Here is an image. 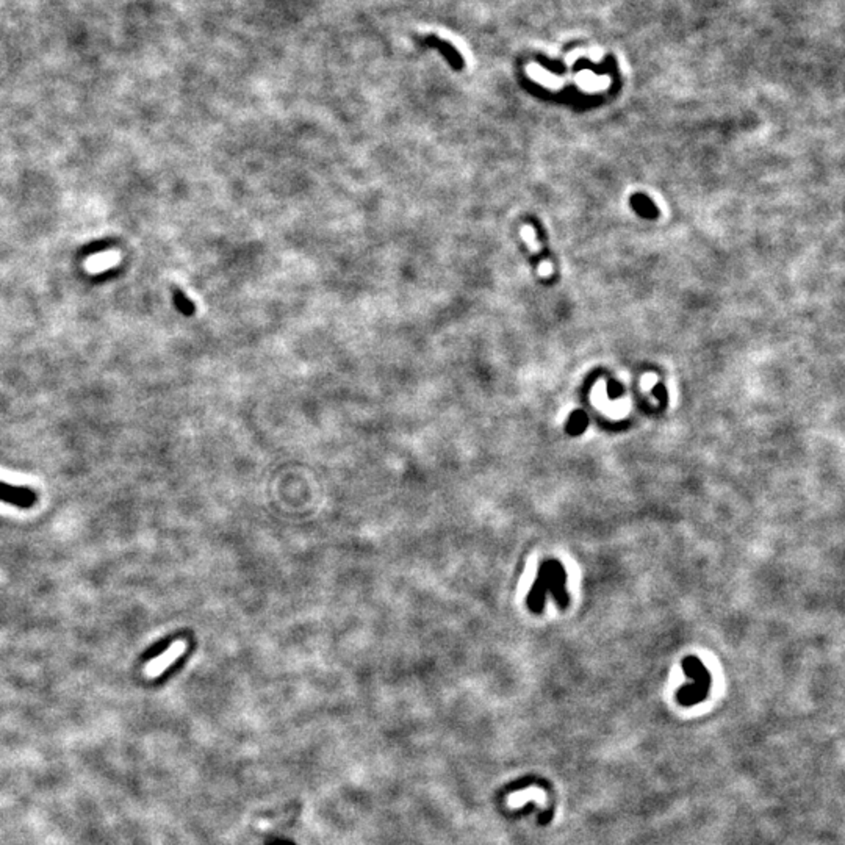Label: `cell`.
I'll return each mask as SVG.
<instances>
[{
	"instance_id": "cell-1",
	"label": "cell",
	"mask_w": 845,
	"mask_h": 845,
	"mask_svg": "<svg viewBox=\"0 0 845 845\" xmlns=\"http://www.w3.org/2000/svg\"><path fill=\"white\" fill-rule=\"evenodd\" d=\"M548 590H551L554 600L559 603L562 608L569 604V596L565 594V571L562 564L557 561H548L541 565L536 586L531 590L528 598L531 611H541V606H544L545 601V594Z\"/></svg>"
},
{
	"instance_id": "cell-2",
	"label": "cell",
	"mask_w": 845,
	"mask_h": 845,
	"mask_svg": "<svg viewBox=\"0 0 845 845\" xmlns=\"http://www.w3.org/2000/svg\"><path fill=\"white\" fill-rule=\"evenodd\" d=\"M36 494L34 490L27 487H16L10 486L4 481H0V501L11 504L21 509H29L36 503Z\"/></svg>"
},
{
	"instance_id": "cell-3",
	"label": "cell",
	"mask_w": 845,
	"mask_h": 845,
	"mask_svg": "<svg viewBox=\"0 0 845 845\" xmlns=\"http://www.w3.org/2000/svg\"><path fill=\"white\" fill-rule=\"evenodd\" d=\"M185 648H186V644L184 641L172 644L165 653L160 654L157 659H154L149 666H147L146 674L152 678L161 675L163 671H165L169 666H172V664H174L180 658V656L184 654Z\"/></svg>"
},
{
	"instance_id": "cell-4",
	"label": "cell",
	"mask_w": 845,
	"mask_h": 845,
	"mask_svg": "<svg viewBox=\"0 0 845 845\" xmlns=\"http://www.w3.org/2000/svg\"><path fill=\"white\" fill-rule=\"evenodd\" d=\"M428 43H429L431 46H437V47L440 49V51L446 55V59L449 60V63L453 64L454 68H461V66H462V60H461V56H459V54L454 51L453 47H449L448 44L441 43V41H439L437 38H429V39H428Z\"/></svg>"
},
{
	"instance_id": "cell-5",
	"label": "cell",
	"mask_w": 845,
	"mask_h": 845,
	"mask_svg": "<svg viewBox=\"0 0 845 845\" xmlns=\"http://www.w3.org/2000/svg\"><path fill=\"white\" fill-rule=\"evenodd\" d=\"M174 301H176L177 307L182 310L184 314L191 315L194 311V304L186 298V294L182 290H174Z\"/></svg>"
},
{
	"instance_id": "cell-6",
	"label": "cell",
	"mask_w": 845,
	"mask_h": 845,
	"mask_svg": "<svg viewBox=\"0 0 845 845\" xmlns=\"http://www.w3.org/2000/svg\"><path fill=\"white\" fill-rule=\"evenodd\" d=\"M169 646H171V641H169V639H163V641H160V642H157V644H154V645L149 648V651H147L144 656H146L147 659H151V658H159V656H160V654H163V653H165Z\"/></svg>"
},
{
	"instance_id": "cell-7",
	"label": "cell",
	"mask_w": 845,
	"mask_h": 845,
	"mask_svg": "<svg viewBox=\"0 0 845 845\" xmlns=\"http://www.w3.org/2000/svg\"><path fill=\"white\" fill-rule=\"evenodd\" d=\"M586 426H587L586 416L581 415V414H576L575 418H571V421L569 423V428L567 429H569L570 434H581L582 431L586 429Z\"/></svg>"
}]
</instances>
